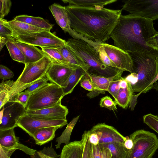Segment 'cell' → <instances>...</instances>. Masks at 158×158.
I'll return each instance as SVG.
<instances>
[{
  "instance_id": "1",
  "label": "cell",
  "mask_w": 158,
  "mask_h": 158,
  "mask_svg": "<svg viewBox=\"0 0 158 158\" xmlns=\"http://www.w3.org/2000/svg\"><path fill=\"white\" fill-rule=\"evenodd\" d=\"M65 8L71 28L79 34L98 44L106 43L122 15V10L98 6L68 5Z\"/></svg>"
},
{
  "instance_id": "2",
  "label": "cell",
  "mask_w": 158,
  "mask_h": 158,
  "mask_svg": "<svg viewBox=\"0 0 158 158\" xmlns=\"http://www.w3.org/2000/svg\"><path fill=\"white\" fill-rule=\"evenodd\" d=\"M153 21L129 14L121 15L110 37L114 46L127 52H139L158 56V51L150 47L148 40L157 32Z\"/></svg>"
},
{
  "instance_id": "3",
  "label": "cell",
  "mask_w": 158,
  "mask_h": 158,
  "mask_svg": "<svg viewBox=\"0 0 158 158\" xmlns=\"http://www.w3.org/2000/svg\"><path fill=\"white\" fill-rule=\"evenodd\" d=\"M132 60L133 73L137 75L131 84L134 92L139 96L144 92L158 73V56L139 52H127Z\"/></svg>"
},
{
  "instance_id": "4",
  "label": "cell",
  "mask_w": 158,
  "mask_h": 158,
  "mask_svg": "<svg viewBox=\"0 0 158 158\" xmlns=\"http://www.w3.org/2000/svg\"><path fill=\"white\" fill-rule=\"evenodd\" d=\"M66 44L89 67L88 72L106 77H111L123 71L118 68L109 67L101 61L98 52L85 41L73 38L68 39Z\"/></svg>"
},
{
  "instance_id": "5",
  "label": "cell",
  "mask_w": 158,
  "mask_h": 158,
  "mask_svg": "<svg viewBox=\"0 0 158 158\" xmlns=\"http://www.w3.org/2000/svg\"><path fill=\"white\" fill-rule=\"evenodd\" d=\"M52 64L51 60L46 55L37 61L25 64L23 72L12 86L9 94V100L37 81L45 77Z\"/></svg>"
},
{
  "instance_id": "6",
  "label": "cell",
  "mask_w": 158,
  "mask_h": 158,
  "mask_svg": "<svg viewBox=\"0 0 158 158\" xmlns=\"http://www.w3.org/2000/svg\"><path fill=\"white\" fill-rule=\"evenodd\" d=\"M63 89L52 83H48L31 94L27 110H37L53 106L64 97Z\"/></svg>"
},
{
  "instance_id": "7",
  "label": "cell",
  "mask_w": 158,
  "mask_h": 158,
  "mask_svg": "<svg viewBox=\"0 0 158 158\" xmlns=\"http://www.w3.org/2000/svg\"><path fill=\"white\" fill-rule=\"evenodd\" d=\"M132 148L126 158H152L158 148V139L154 133L143 129L137 130L129 136Z\"/></svg>"
},
{
  "instance_id": "8",
  "label": "cell",
  "mask_w": 158,
  "mask_h": 158,
  "mask_svg": "<svg viewBox=\"0 0 158 158\" xmlns=\"http://www.w3.org/2000/svg\"><path fill=\"white\" fill-rule=\"evenodd\" d=\"M14 40L34 46L52 48H57L63 46L66 42L47 30L20 35Z\"/></svg>"
},
{
  "instance_id": "9",
  "label": "cell",
  "mask_w": 158,
  "mask_h": 158,
  "mask_svg": "<svg viewBox=\"0 0 158 158\" xmlns=\"http://www.w3.org/2000/svg\"><path fill=\"white\" fill-rule=\"evenodd\" d=\"M122 10L152 21L158 19V0H123Z\"/></svg>"
},
{
  "instance_id": "10",
  "label": "cell",
  "mask_w": 158,
  "mask_h": 158,
  "mask_svg": "<svg viewBox=\"0 0 158 158\" xmlns=\"http://www.w3.org/2000/svg\"><path fill=\"white\" fill-rule=\"evenodd\" d=\"M0 109V130L14 128L17 123L26 113V107L17 102L9 101Z\"/></svg>"
},
{
  "instance_id": "11",
  "label": "cell",
  "mask_w": 158,
  "mask_h": 158,
  "mask_svg": "<svg viewBox=\"0 0 158 158\" xmlns=\"http://www.w3.org/2000/svg\"><path fill=\"white\" fill-rule=\"evenodd\" d=\"M49 9L56 23L64 32H68L73 39L83 40L93 47L96 49H98L99 46L98 44L89 40L79 34L71 28L69 19L65 6L54 3L49 7Z\"/></svg>"
},
{
  "instance_id": "12",
  "label": "cell",
  "mask_w": 158,
  "mask_h": 158,
  "mask_svg": "<svg viewBox=\"0 0 158 158\" xmlns=\"http://www.w3.org/2000/svg\"><path fill=\"white\" fill-rule=\"evenodd\" d=\"M68 124L67 120H46L35 118L25 114L18 121V127L32 137L35 131L39 129L52 127H58L60 128Z\"/></svg>"
},
{
  "instance_id": "13",
  "label": "cell",
  "mask_w": 158,
  "mask_h": 158,
  "mask_svg": "<svg viewBox=\"0 0 158 158\" xmlns=\"http://www.w3.org/2000/svg\"><path fill=\"white\" fill-rule=\"evenodd\" d=\"M100 44L103 47L109 58L117 68L123 71L133 73L132 60L128 52L107 43Z\"/></svg>"
},
{
  "instance_id": "14",
  "label": "cell",
  "mask_w": 158,
  "mask_h": 158,
  "mask_svg": "<svg viewBox=\"0 0 158 158\" xmlns=\"http://www.w3.org/2000/svg\"><path fill=\"white\" fill-rule=\"evenodd\" d=\"M69 112L67 107L61 104V101L55 106L37 110H27L26 114L35 118L46 120H67Z\"/></svg>"
},
{
  "instance_id": "15",
  "label": "cell",
  "mask_w": 158,
  "mask_h": 158,
  "mask_svg": "<svg viewBox=\"0 0 158 158\" xmlns=\"http://www.w3.org/2000/svg\"><path fill=\"white\" fill-rule=\"evenodd\" d=\"M14 129L0 130V146L6 150L18 149L30 156L34 155L36 150L20 143L19 138L15 136Z\"/></svg>"
},
{
  "instance_id": "16",
  "label": "cell",
  "mask_w": 158,
  "mask_h": 158,
  "mask_svg": "<svg viewBox=\"0 0 158 158\" xmlns=\"http://www.w3.org/2000/svg\"><path fill=\"white\" fill-rule=\"evenodd\" d=\"M74 69L64 64L52 63L46 77L51 83L64 88L67 86L68 79Z\"/></svg>"
},
{
  "instance_id": "17",
  "label": "cell",
  "mask_w": 158,
  "mask_h": 158,
  "mask_svg": "<svg viewBox=\"0 0 158 158\" xmlns=\"http://www.w3.org/2000/svg\"><path fill=\"white\" fill-rule=\"evenodd\" d=\"M90 130L97 134L99 139V143H123L127 138V136H124L114 127L105 123L96 124Z\"/></svg>"
},
{
  "instance_id": "18",
  "label": "cell",
  "mask_w": 158,
  "mask_h": 158,
  "mask_svg": "<svg viewBox=\"0 0 158 158\" xmlns=\"http://www.w3.org/2000/svg\"><path fill=\"white\" fill-rule=\"evenodd\" d=\"M14 43L20 49L25 58V64L39 61L45 55L42 51L35 46L13 40Z\"/></svg>"
},
{
  "instance_id": "19",
  "label": "cell",
  "mask_w": 158,
  "mask_h": 158,
  "mask_svg": "<svg viewBox=\"0 0 158 158\" xmlns=\"http://www.w3.org/2000/svg\"><path fill=\"white\" fill-rule=\"evenodd\" d=\"M8 23L13 32L12 37L14 39L20 35L46 30L14 19L8 21Z\"/></svg>"
},
{
  "instance_id": "20",
  "label": "cell",
  "mask_w": 158,
  "mask_h": 158,
  "mask_svg": "<svg viewBox=\"0 0 158 158\" xmlns=\"http://www.w3.org/2000/svg\"><path fill=\"white\" fill-rule=\"evenodd\" d=\"M83 147L81 140L70 142L64 146L59 158H82Z\"/></svg>"
},
{
  "instance_id": "21",
  "label": "cell",
  "mask_w": 158,
  "mask_h": 158,
  "mask_svg": "<svg viewBox=\"0 0 158 158\" xmlns=\"http://www.w3.org/2000/svg\"><path fill=\"white\" fill-rule=\"evenodd\" d=\"M60 128L58 127H52L39 129L35 131L32 137L36 144L41 146L53 140L55 137L56 131Z\"/></svg>"
},
{
  "instance_id": "22",
  "label": "cell",
  "mask_w": 158,
  "mask_h": 158,
  "mask_svg": "<svg viewBox=\"0 0 158 158\" xmlns=\"http://www.w3.org/2000/svg\"><path fill=\"white\" fill-rule=\"evenodd\" d=\"M86 73L92 82L95 89L107 91L110 83L113 81L120 79L123 73H120L111 77H106L88 72Z\"/></svg>"
},
{
  "instance_id": "23",
  "label": "cell",
  "mask_w": 158,
  "mask_h": 158,
  "mask_svg": "<svg viewBox=\"0 0 158 158\" xmlns=\"http://www.w3.org/2000/svg\"><path fill=\"white\" fill-rule=\"evenodd\" d=\"M89 68V66L79 67L73 70L68 79L67 86L63 88L64 97L73 92L75 87L80 81L83 77L88 71Z\"/></svg>"
},
{
  "instance_id": "24",
  "label": "cell",
  "mask_w": 158,
  "mask_h": 158,
  "mask_svg": "<svg viewBox=\"0 0 158 158\" xmlns=\"http://www.w3.org/2000/svg\"><path fill=\"white\" fill-rule=\"evenodd\" d=\"M57 49L68 63L78 67H89L66 43L65 45L57 48Z\"/></svg>"
},
{
  "instance_id": "25",
  "label": "cell",
  "mask_w": 158,
  "mask_h": 158,
  "mask_svg": "<svg viewBox=\"0 0 158 158\" xmlns=\"http://www.w3.org/2000/svg\"><path fill=\"white\" fill-rule=\"evenodd\" d=\"M14 19L50 31L53 26L52 25L48 23L43 18L40 17L21 15L16 16Z\"/></svg>"
},
{
  "instance_id": "26",
  "label": "cell",
  "mask_w": 158,
  "mask_h": 158,
  "mask_svg": "<svg viewBox=\"0 0 158 158\" xmlns=\"http://www.w3.org/2000/svg\"><path fill=\"white\" fill-rule=\"evenodd\" d=\"M127 81V85L125 88L120 87L115 101L117 104L123 109H126L130 103L134 93L131 82Z\"/></svg>"
},
{
  "instance_id": "27",
  "label": "cell",
  "mask_w": 158,
  "mask_h": 158,
  "mask_svg": "<svg viewBox=\"0 0 158 158\" xmlns=\"http://www.w3.org/2000/svg\"><path fill=\"white\" fill-rule=\"evenodd\" d=\"M117 0H63L64 3H68L69 6L85 7L104 6L116 2Z\"/></svg>"
},
{
  "instance_id": "28",
  "label": "cell",
  "mask_w": 158,
  "mask_h": 158,
  "mask_svg": "<svg viewBox=\"0 0 158 158\" xmlns=\"http://www.w3.org/2000/svg\"><path fill=\"white\" fill-rule=\"evenodd\" d=\"M40 48L44 55L50 59L52 63L64 64L74 69L79 67L67 62L57 48Z\"/></svg>"
},
{
  "instance_id": "29",
  "label": "cell",
  "mask_w": 158,
  "mask_h": 158,
  "mask_svg": "<svg viewBox=\"0 0 158 158\" xmlns=\"http://www.w3.org/2000/svg\"><path fill=\"white\" fill-rule=\"evenodd\" d=\"M79 117L80 115H78L74 118L67 125L66 129L61 135L57 138L56 142H57V144L56 145V149L60 148L62 143H64L65 145L69 143L72 130Z\"/></svg>"
},
{
  "instance_id": "30",
  "label": "cell",
  "mask_w": 158,
  "mask_h": 158,
  "mask_svg": "<svg viewBox=\"0 0 158 158\" xmlns=\"http://www.w3.org/2000/svg\"><path fill=\"white\" fill-rule=\"evenodd\" d=\"M108 148L112 155L111 158H126L128 151L124 147L123 143L114 142L109 143H99Z\"/></svg>"
},
{
  "instance_id": "31",
  "label": "cell",
  "mask_w": 158,
  "mask_h": 158,
  "mask_svg": "<svg viewBox=\"0 0 158 158\" xmlns=\"http://www.w3.org/2000/svg\"><path fill=\"white\" fill-rule=\"evenodd\" d=\"M14 39L9 40L6 44L10 55L14 60L25 64V57L20 49L13 42Z\"/></svg>"
},
{
  "instance_id": "32",
  "label": "cell",
  "mask_w": 158,
  "mask_h": 158,
  "mask_svg": "<svg viewBox=\"0 0 158 158\" xmlns=\"http://www.w3.org/2000/svg\"><path fill=\"white\" fill-rule=\"evenodd\" d=\"M14 81L3 80L0 84V109L9 101V96Z\"/></svg>"
},
{
  "instance_id": "33",
  "label": "cell",
  "mask_w": 158,
  "mask_h": 158,
  "mask_svg": "<svg viewBox=\"0 0 158 158\" xmlns=\"http://www.w3.org/2000/svg\"><path fill=\"white\" fill-rule=\"evenodd\" d=\"M92 158H111L112 155L108 148L98 144H92Z\"/></svg>"
},
{
  "instance_id": "34",
  "label": "cell",
  "mask_w": 158,
  "mask_h": 158,
  "mask_svg": "<svg viewBox=\"0 0 158 158\" xmlns=\"http://www.w3.org/2000/svg\"><path fill=\"white\" fill-rule=\"evenodd\" d=\"M89 131H85L82 135L81 140L84 147L82 158H91L92 144L89 140Z\"/></svg>"
},
{
  "instance_id": "35",
  "label": "cell",
  "mask_w": 158,
  "mask_h": 158,
  "mask_svg": "<svg viewBox=\"0 0 158 158\" xmlns=\"http://www.w3.org/2000/svg\"><path fill=\"white\" fill-rule=\"evenodd\" d=\"M144 123L158 134V116L151 114L143 116Z\"/></svg>"
},
{
  "instance_id": "36",
  "label": "cell",
  "mask_w": 158,
  "mask_h": 158,
  "mask_svg": "<svg viewBox=\"0 0 158 158\" xmlns=\"http://www.w3.org/2000/svg\"><path fill=\"white\" fill-rule=\"evenodd\" d=\"M6 20L0 19V36L10 39L12 37L13 32Z\"/></svg>"
},
{
  "instance_id": "37",
  "label": "cell",
  "mask_w": 158,
  "mask_h": 158,
  "mask_svg": "<svg viewBox=\"0 0 158 158\" xmlns=\"http://www.w3.org/2000/svg\"><path fill=\"white\" fill-rule=\"evenodd\" d=\"M98 52L100 59L104 64L109 67L117 68L115 65L108 55L103 47L100 44Z\"/></svg>"
},
{
  "instance_id": "38",
  "label": "cell",
  "mask_w": 158,
  "mask_h": 158,
  "mask_svg": "<svg viewBox=\"0 0 158 158\" xmlns=\"http://www.w3.org/2000/svg\"><path fill=\"white\" fill-rule=\"evenodd\" d=\"M37 152L41 158H58L60 156L52 148V143L50 147H45L42 150Z\"/></svg>"
},
{
  "instance_id": "39",
  "label": "cell",
  "mask_w": 158,
  "mask_h": 158,
  "mask_svg": "<svg viewBox=\"0 0 158 158\" xmlns=\"http://www.w3.org/2000/svg\"><path fill=\"white\" fill-rule=\"evenodd\" d=\"M99 105L102 107H105L110 110H116L117 104L108 96H106L101 98Z\"/></svg>"
},
{
  "instance_id": "40",
  "label": "cell",
  "mask_w": 158,
  "mask_h": 158,
  "mask_svg": "<svg viewBox=\"0 0 158 158\" xmlns=\"http://www.w3.org/2000/svg\"><path fill=\"white\" fill-rule=\"evenodd\" d=\"M48 79L45 77L35 82L24 92L25 93L31 94L48 83Z\"/></svg>"
},
{
  "instance_id": "41",
  "label": "cell",
  "mask_w": 158,
  "mask_h": 158,
  "mask_svg": "<svg viewBox=\"0 0 158 158\" xmlns=\"http://www.w3.org/2000/svg\"><path fill=\"white\" fill-rule=\"evenodd\" d=\"M12 2L10 0H0V19H3L10 11Z\"/></svg>"
},
{
  "instance_id": "42",
  "label": "cell",
  "mask_w": 158,
  "mask_h": 158,
  "mask_svg": "<svg viewBox=\"0 0 158 158\" xmlns=\"http://www.w3.org/2000/svg\"><path fill=\"white\" fill-rule=\"evenodd\" d=\"M30 95L31 94L25 93L24 92H21L17 94L9 101L19 102L26 108Z\"/></svg>"
},
{
  "instance_id": "43",
  "label": "cell",
  "mask_w": 158,
  "mask_h": 158,
  "mask_svg": "<svg viewBox=\"0 0 158 158\" xmlns=\"http://www.w3.org/2000/svg\"><path fill=\"white\" fill-rule=\"evenodd\" d=\"M121 78L112 81L110 83L107 91L112 95L115 100L117 98L120 88Z\"/></svg>"
},
{
  "instance_id": "44",
  "label": "cell",
  "mask_w": 158,
  "mask_h": 158,
  "mask_svg": "<svg viewBox=\"0 0 158 158\" xmlns=\"http://www.w3.org/2000/svg\"><path fill=\"white\" fill-rule=\"evenodd\" d=\"M80 84L81 86L86 90L90 92L95 90L93 84L86 73L81 79Z\"/></svg>"
},
{
  "instance_id": "45",
  "label": "cell",
  "mask_w": 158,
  "mask_h": 158,
  "mask_svg": "<svg viewBox=\"0 0 158 158\" xmlns=\"http://www.w3.org/2000/svg\"><path fill=\"white\" fill-rule=\"evenodd\" d=\"M14 76L13 72L6 66L1 64L0 65V78L2 80L12 78Z\"/></svg>"
},
{
  "instance_id": "46",
  "label": "cell",
  "mask_w": 158,
  "mask_h": 158,
  "mask_svg": "<svg viewBox=\"0 0 158 158\" xmlns=\"http://www.w3.org/2000/svg\"><path fill=\"white\" fill-rule=\"evenodd\" d=\"M89 140L92 145H97L99 144V139L97 134L94 132L89 131Z\"/></svg>"
},
{
  "instance_id": "47",
  "label": "cell",
  "mask_w": 158,
  "mask_h": 158,
  "mask_svg": "<svg viewBox=\"0 0 158 158\" xmlns=\"http://www.w3.org/2000/svg\"><path fill=\"white\" fill-rule=\"evenodd\" d=\"M149 46L153 48L158 51V32L149 40Z\"/></svg>"
},
{
  "instance_id": "48",
  "label": "cell",
  "mask_w": 158,
  "mask_h": 158,
  "mask_svg": "<svg viewBox=\"0 0 158 158\" xmlns=\"http://www.w3.org/2000/svg\"><path fill=\"white\" fill-rule=\"evenodd\" d=\"M15 150V149L6 150L0 146V158H10L11 155Z\"/></svg>"
},
{
  "instance_id": "49",
  "label": "cell",
  "mask_w": 158,
  "mask_h": 158,
  "mask_svg": "<svg viewBox=\"0 0 158 158\" xmlns=\"http://www.w3.org/2000/svg\"><path fill=\"white\" fill-rule=\"evenodd\" d=\"M123 145L127 150H129L133 147V141L131 138L127 136V139L123 143Z\"/></svg>"
},
{
  "instance_id": "50",
  "label": "cell",
  "mask_w": 158,
  "mask_h": 158,
  "mask_svg": "<svg viewBox=\"0 0 158 158\" xmlns=\"http://www.w3.org/2000/svg\"><path fill=\"white\" fill-rule=\"evenodd\" d=\"M105 91L95 89L87 93L86 96L90 98H94L98 95L100 94H104Z\"/></svg>"
},
{
  "instance_id": "51",
  "label": "cell",
  "mask_w": 158,
  "mask_h": 158,
  "mask_svg": "<svg viewBox=\"0 0 158 158\" xmlns=\"http://www.w3.org/2000/svg\"><path fill=\"white\" fill-rule=\"evenodd\" d=\"M10 38L0 36V51H1L4 46L6 44L7 41L9 40H13Z\"/></svg>"
},
{
  "instance_id": "52",
  "label": "cell",
  "mask_w": 158,
  "mask_h": 158,
  "mask_svg": "<svg viewBox=\"0 0 158 158\" xmlns=\"http://www.w3.org/2000/svg\"><path fill=\"white\" fill-rule=\"evenodd\" d=\"M158 80V73L156 77H155L152 82L150 84L149 86L147 87L144 93H145L149 91L150 89H152L153 88L154 84Z\"/></svg>"
},
{
  "instance_id": "53",
  "label": "cell",
  "mask_w": 158,
  "mask_h": 158,
  "mask_svg": "<svg viewBox=\"0 0 158 158\" xmlns=\"http://www.w3.org/2000/svg\"><path fill=\"white\" fill-rule=\"evenodd\" d=\"M30 157L31 158H41L37 151L34 155L31 156Z\"/></svg>"
},
{
  "instance_id": "54",
  "label": "cell",
  "mask_w": 158,
  "mask_h": 158,
  "mask_svg": "<svg viewBox=\"0 0 158 158\" xmlns=\"http://www.w3.org/2000/svg\"><path fill=\"white\" fill-rule=\"evenodd\" d=\"M153 88L155 89L158 92V80L154 84Z\"/></svg>"
},
{
  "instance_id": "55",
  "label": "cell",
  "mask_w": 158,
  "mask_h": 158,
  "mask_svg": "<svg viewBox=\"0 0 158 158\" xmlns=\"http://www.w3.org/2000/svg\"></svg>"
}]
</instances>
